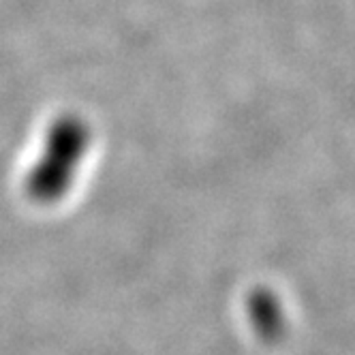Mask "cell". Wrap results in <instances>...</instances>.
<instances>
[{
	"label": "cell",
	"instance_id": "cell-1",
	"mask_svg": "<svg viewBox=\"0 0 355 355\" xmlns=\"http://www.w3.org/2000/svg\"><path fill=\"white\" fill-rule=\"evenodd\" d=\"M88 144L90 129L82 118H58L47 133L41 157L26 175V193L39 204L58 201L69 191Z\"/></svg>",
	"mask_w": 355,
	"mask_h": 355
}]
</instances>
